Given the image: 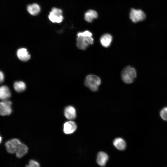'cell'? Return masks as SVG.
I'll return each instance as SVG.
<instances>
[{
  "label": "cell",
  "mask_w": 167,
  "mask_h": 167,
  "mask_svg": "<svg viewBox=\"0 0 167 167\" xmlns=\"http://www.w3.org/2000/svg\"><path fill=\"white\" fill-rule=\"evenodd\" d=\"M21 143L19 139L16 138L8 141L5 143L7 151L10 153H15L18 147Z\"/></svg>",
  "instance_id": "7"
},
{
  "label": "cell",
  "mask_w": 167,
  "mask_h": 167,
  "mask_svg": "<svg viewBox=\"0 0 167 167\" xmlns=\"http://www.w3.org/2000/svg\"><path fill=\"white\" fill-rule=\"evenodd\" d=\"M121 76L122 81L125 83L130 84L133 83L136 78L137 73L134 68L128 66L122 71Z\"/></svg>",
  "instance_id": "2"
},
{
  "label": "cell",
  "mask_w": 167,
  "mask_h": 167,
  "mask_svg": "<svg viewBox=\"0 0 167 167\" xmlns=\"http://www.w3.org/2000/svg\"><path fill=\"white\" fill-rule=\"evenodd\" d=\"M14 87L15 91L20 92L25 90L26 86L25 84L22 81H16L14 84Z\"/></svg>",
  "instance_id": "18"
},
{
  "label": "cell",
  "mask_w": 167,
  "mask_h": 167,
  "mask_svg": "<svg viewBox=\"0 0 167 167\" xmlns=\"http://www.w3.org/2000/svg\"><path fill=\"white\" fill-rule=\"evenodd\" d=\"M28 148L25 144L21 143L18 147L16 151V156L19 158L24 156L28 152Z\"/></svg>",
  "instance_id": "14"
},
{
  "label": "cell",
  "mask_w": 167,
  "mask_h": 167,
  "mask_svg": "<svg viewBox=\"0 0 167 167\" xmlns=\"http://www.w3.org/2000/svg\"><path fill=\"white\" fill-rule=\"evenodd\" d=\"M17 55L19 59L23 61H27L30 58V55L24 48L19 49L17 52Z\"/></svg>",
  "instance_id": "12"
},
{
  "label": "cell",
  "mask_w": 167,
  "mask_h": 167,
  "mask_svg": "<svg viewBox=\"0 0 167 167\" xmlns=\"http://www.w3.org/2000/svg\"><path fill=\"white\" fill-rule=\"evenodd\" d=\"M98 14L97 11L93 9H89L84 14V20L87 22L91 23L94 20L97 19Z\"/></svg>",
  "instance_id": "9"
},
{
  "label": "cell",
  "mask_w": 167,
  "mask_h": 167,
  "mask_svg": "<svg viewBox=\"0 0 167 167\" xmlns=\"http://www.w3.org/2000/svg\"><path fill=\"white\" fill-rule=\"evenodd\" d=\"M160 115L163 120L167 121V107H165L161 110Z\"/></svg>",
  "instance_id": "19"
},
{
  "label": "cell",
  "mask_w": 167,
  "mask_h": 167,
  "mask_svg": "<svg viewBox=\"0 0 167 167\" xmlns=\"http://www.w3.org/2000/svg\"><path fill=\"white\" fill-rule=\"evenodd\" d=\"M112 40V36L109 33H106L101 36L100 38V42L103 47L107 48L111 45Z\"/></svg>",
  "instance_id": "11"
},
{
  "label": "cell",
  "mask_w": 167,
  "mask_h": 167,
  "mask_svg": "<svg viewBox=\"0 0 167 167\" xmlns=\"http://www.w3.org/2000/svg\"><path fill=\"white\" fill-rule=\"evenodd\" d=\"M62 10L58 8L53 7L48 15V18L50 21L53 23H60L64 19L62 15Z\"/></svg>",
  "instance_id": "4"
},
{
  "label": "cell",
  "mask_w": 167,
  "mask_h": 167,
  "mask_svg": "<svg viewBox=\"0 0 167 167\" xmlns=\"http://www.w3.org/2000/svg\"><path fill=\"white\" fill-rule=\"evenodd\" d=\"M92 36V33L88 30L78 32L77 34L76 44L77 48L80 49L84 50L89 45L93 44L94 39Z\"/></svg>",
  "instance_id": "1"
},
{
  "label": "cell",
  "mask_w": 167,
  "mask_h": 167,
  "mask_svg": "<svg viewBox=\"0 0 167 167\" xmlns=\"http://www.w3.org/2000/svg\"><path fill=\"white\" fill-rule=\"evenodd\" d=\"M0 142L1 143V141H2V138H1V136L0 137Z\"/></svg>",
  "instance_id": "22"
},
{
  "label": "cell",
  "mask_w": 167,
  "mask_h": 167,
  "mask_svg": "<svg viewBox=\"0 0 167 167\" xmlns=\"http://www.w3.org/2000/svg\"><path fill=\"white\" fill-rule=\"evenodd\" d=\"M11 96L9 89L6 86H2L0 88V98L2 100H6Z\"/></svg>",
  "instance_id": "15"
},
{
  "label": "cell",
  "mask_w": 167,
  "mask_h": 167,
  "mask_svg": "<svg viewBox=\"0 0 167 167\" xmlns=\"http://www.w3.org/2000/svg\"><path fill=\"white\" fill-rule=\"evenodd\" d=\"M101 83L100 78L94 75H88L84 80V84L86 86L93 92L96 91Z\"/></svg>",
  "instance_id": "3"
},
{
  "label": "cell",
  "mask_w": 167,
  "mask_h": 167,
  "mask_svg": "<svg viewBox=\"0 0 167 167\" xmlns=\"http://www.w3.org/2000/svg\"><path fill=\"white\" fill-rule=\"evenodd\" d=\"M0 83H2L4 80V75L3 73L1 71L0 72Z\"/></svg>",
  "instance_id": "21"
},
{
  "label": "cell",
  "mask_w": 167,
  "mask_h": 167,
  "mask_svg": "<svg viewBox=\"0 0 167 167\" xmlns=\"http://www.w3.org/2000/svg\"><path fill=\"white\" fill-rule=\"evenodd\" d=\"M114 147L120 150H124L126 147V144L125 140L121 138L115 139L113 142Z\"/></svg>",
  "instance_id": "17"
},
{
  "label": "cell",
  "mask_w": 167,
  "mask_h": 167,
  "mask_svg": "<svg viewBox=\"0 0 167 167\" xmlns=\"http://www.w3.org/2000/svg\"><path fill=\"white\" fill-rule=\"evenodd\" d=\"M129 17L132 22L136 23L144 20L146 15L142 10L132 8L130 10Z\"/></svg>",
  "instance_id": "5"
},
{
  "label": "cell",
  "mask_w": 167,
  "mask_h": 167,
  "mask_svg": "<svg viewBox=\"0 0 167 167\" xmlns=\"http://www.w3.org/2000/svg\"><path fill=\"white\" fill-rule=\"evenodd\" d=\"M26 167H40V165L37 161L31 160L29 161L28 164L26 165Z\"/></svg>",
  "instance_id": "20"
},
{
  "label": "cell",
  "mask_w": 167,
  "mask_h": 167,
  "mask_svg": "<svg viewBox=\"0 0 167 167\" xmlns=\"http://www.w3.org/2000/svg\"><path fill=\"white\" fill-rule=\"evenodd\" d=\"M27 10L30 15H36L40 13L41 8L39 5L34 3L28 5L27 7Z\"/></svg>",
  "instance_id": "16"
},
{
  "label": "cell",
  "mask_w": 167,
  "mask_h": 167,
  "mask_svg": "<svg viewBox=\"0 0 167 167\" xmlns=\"http://www.w3.org/2000/svg\"><path fill=\"white\" fill-rule=\"evenodd\" d=\"M64 114L67 119L71 120L74 119L76 116V110L73 106H67L64 109Z\"/></svg>",
  "instance_id": "10"
},
{
  "label": "cell",
  "mask_w": 167,
  "mask_h": 167,
  "mask_svg": "<svg viewBox=\"0 0 167 167\" xmlns=\"http://www.w3.org/2000/svg\"><path fill=\"white\" fill-rule=\"evenodd\" d=\"M11 105V102L7 100L1 101L0 103V115L4 116L11 114L12 112Z\"/></svg>",
  "instance_id": "6"
},
{
  "label": "cell",
  "mask_w": 167,
  "mask_h": 167,
  "mask_svg": "<svg viewBox=\"0 0 167 167\" xmlns=\"http://www.w3.org/2000/svg\"><path fill=\"white\" fill-rule=\"evenodd\" d=\"M63 127V132L66 134H71L74 132L77 127L75 123L71 121L65 122Z\"/></svg>",
  "instance_id": "8"
},
{
  "label": "cell",
  "mask_w": 167,
  "mask_h": 167,
  "mask_svg": "<svg viewBox=\"0 0 167 167\" xmlns=\"http://www.w3.org/2000/svg\"><path fill=\"white\" fill-rule=\"evenodd\" d=\"M108 158V156L106 153L101 151L97 154L96 161L99 165L103 166L106 165Z\"/></svg>",
  "instance_id": "13"
}]
</instances>
